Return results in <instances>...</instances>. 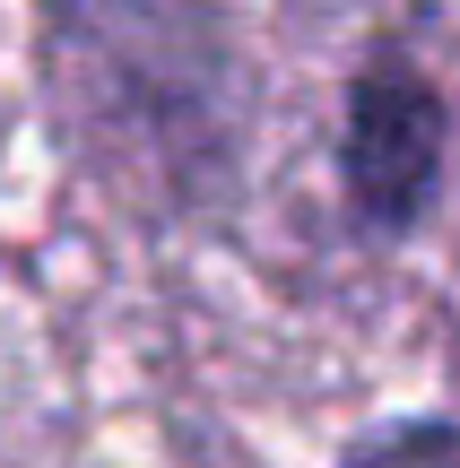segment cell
Instances as JSON below:
<instances>
[{
    "label": "cell",
    "mask_w": 460,
    "mask_h": 468,
    "mask_svg": "<svg viewBox=\"0 0 460 468\" xmlns=\"http://www.w3.org/2000/svg\"><path fill=\"white\" fill-rule=\"evenodd\" d=\"M44 87L70 156L131 208H209L243 148V79L209 0H52Z\"/></svg>",
    "instance_id": "1"
},
{
    "label": "cell",
    "mask_w": 460,
    "mask_h": 468,
    "mask_svg": "<svg viewBox=\"0 0 460 468\" xmlns=\"http://www.w3.org/2000/svg\"><path fill=\"white\" fill-rule=\"evenodd\" d=\"M339 165H348V200L382 234H400L434 200V174H444V104H434V87L409 61H374L357 79Z\"/></svg>",
    "instance_id": "2"
},
{
    "label": "cell",
    "mask_w": 460,
    "mask_h": 468,
    "mask_svg": "<svg viewBox=\"0 0 460 468\" xmlns=\"http://www.w3.org/2000/svg\"><path fill=\"white\" fill-rule=\"evenodd\" d=\"M357 468H460V434H444V425H417V434L374 442Z\"/></svg>",
    "instance_id": "3"
}]
</instances>
